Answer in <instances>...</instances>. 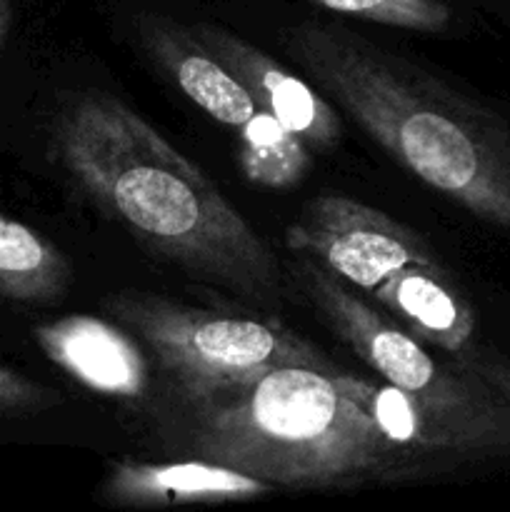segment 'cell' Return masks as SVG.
I'll use <instances>...</instances> for the list:
<instances>
[{
  "label": "cell",
  "mask_w": 510,
  "mask_h": 512,
  "mask_svg": "<svg viewBox=\"0 0 510 512\" xmlns=\"http://www.w3.org/2000/svg\"><path fill=\"white\" fill-rule=\"evenodd\" d=\"M55 153L78 188L165 263L253 303L280 300L273 250L218 185L123 100H73L55 125Z\"/></svg>",
  "instance_id": "1"
},
{
  "label": "cell",
  "mask_w": 510,
  "mask_h": 512,
  "mask_svg": "<svg viewBox=\"0 0 510 512\" xmlns=\"http://www.w3.org/2000/svg\"><path fill=\"white\" fill-rule=\"evenodd\" d=\"M300 68L410 175L510 238V115L340 25L285 35Z\"/></svg>",
  "instance_id": "2"
},
{
  "label": "cell",
  "mask_w": 510,
  "mask_h": 512,
  "mask_svg": "<svg viewBox=\"0 0 510 512\" xmlns=\"http://www.w3.org/2000/svg\"><path fill=\"white\" fill-rule=\"evenodd\" d=\"M185 398L205 460L273 485H333L398 460V445L320 370H268Z\"/></svg>",
  "instance_id": "3"
},
{
  "label": "cell",
  "mask_w": 510,
  "mask_h": 512,
  "mask_svg": "<svg viewBox=\"0 0 510 512\" xmlns=\"http://www.w3.org/2000/svg\"><path fill=\"white\" fill-rule=\"evenodd\" d=\"M105 308L178 380L183 395L228 388L278 368L338 373L308 340L278 325L210 313L150 293H115Z\"/></svg>",
  "instance_id": "4"
},
{
  "label": "cell",
  "mask_w": 510,
  "mask_h": 512,
  "mask_svg": "<svg viewBox=\"0 0 510 512\" xmlns=\"http://www.w3.org/2000/svg\"><path fill=\"white\" fill-rule=\"evenodd\" d=\"M300 258L303 260L290 270L298 288L335 335L385 383L415 395L423 403L510 425V403L478 375L463 368L458 360L453 365H440L413 335L390 323L385 315L375 313V308L355 295L353 285L330 273L318 260L305 255Z\"/></svg>",
  "instance_id": "5"
},
{
  "label": "cell",
  "mask_w": 510,
  "mask_h": 512,
  "mask_svg": "<svg viewBox=\"0 0 510 512\" xmlns=\"http://www.w3.org/2000/svg\"><path fill=\"white\" fill-rule=\"evenodd\" d=\"M285 245L365 293H373L395 270L440 263L413 228L345 195L310 200L300 218L285 228Z\"/></svg>",
  "instance_id": "6"
},
{
  "label": "cell",
  "mask_w": 510,
  "mask_h": 512,
  "mask_svg": "<svg viewBox=\"0 0 510 512\" xmlns=\"http://www.w3.org/2000/svg\"><path fill=\"white\" fill-rule=\"evenodd\" d=\"M195 35L215 58L250 90L258 108L268 110L313 153H330L340 143V118L303 78L288 73L270 55L220 25H195Z\"/></svg>",
  "instance_id": "7"
},
{
  "label": "cell",
  "mask_w": 510,
  "mask_h": 512,
  "mask_svg": "<svg viewBox=\"0 0 510 512\" xmlns=\"http://www.w3.org/2000/svg\"><path fill=\"white\" fill-rule=\"evenodd\" d=\"M370 295L398 315L413 335L450 358H460L478 348H493L488 340L480 338L478 308L443 263L395 270L380 280Z\"/></svg>",
  "instance_id": "8"
},
{
  "label": "cell",
  "mask_w": 510,
  "mask_h": 512,
  "mask_svg": "<svg viewBox=\"0 0 510 512\" xmlns=\"http://www.w3.org/2000/svg\"><path fill=\"white\" fill-rule=\"evenodd\" d=\"M35 343L58 368L85 388L115 398H138L148 383V365L138 345L90 315H70L33 330Z\"/></svg>",
  "instance_id": "9"
},
{
  "label": "cell",
  "mask_w": 510,
  "mask_h": 512,
  "mask_svg": "<svg viewBox=\"0 0 510 512\" xmlns=\"http://www.w3.org/2000/svg\"><path fill=\"white\" fill-rule=\"evenodd\" d=\"M138 38L178 88L218 123L240 130L260 110L250 90L215 58L193 28L143 15L138 18Z\"/></svg>",
  "instance_id": "10"
},
{
  "label": "cell",
  "mask_w": 510,
  "mask_h": 512,
  "mask_svg": "<svg viewBox=\"0 0 510 512\" xmlns=\"http://www.w3.org/2000/svg\"><path fill=\"white\" fill-rule=\"evenodd\" d=\"M275 485L248 473L213 463H118L103 483V498L113 505L160 508L183 503H230L273 493Z\"/></svg>",
  "instance_id": "11"
},
{
  "label": "cell",
  "mask_w": 510,
  "mask_h": 512,
  "mask_svg": "<svg viewBox=\"0 0 510 512\" xmlns=\"http://www.w3.org/2000/svg\"><path fill=\"white\" fill-rule=\"evenodd\" d=\"M73 270L55 243L28 225L0 215V298L18 303H58Z\"/></svg>",
  "instance_id": "12"
},
{
  "label": "cell",
  "mask_w": 510,
  "mask_h": 512,
  "mask_svg": "<svg viewBox=\"0 0 510 512\" xmlns=\"http://www.w3.org/2000/svg\"><path fill=\"white\" fill-rule=\"evenodd\" d=\"M313 150L275 115L260 108L238 130V160L245 178L270 190H288L305 178Z\"/></svg>",
  "instance_id": "13"
},
{
  "label": "cell",
  "mask_w": 510,
  "mask_h": 512,
  "mask_svg": "<svg viewBox=\"0 0 510 512\" xmlns=\"http://www.w3.org/2000/svg\"><path fill=\"white\" fill-rule=\"evenodd\" d=\"M333 13L353 15L370 23L418 33H443L453 20V10L445 0H313Z\"/></svg>",
  "instance_id": "14"
},
{
  "label": "cell",
  "mask_w": 510,
  "mask_h": 512,
  "mask_svg": "<svg viewBox=\"0 0 510 512\" xmlns=\"http://www.w3.org/2000/svg\"><path fill=\"white\" fill-rule=\"evenodd\" d=\"M55 405H60V395L53 388L0 365V418L40 413V410H50Z\"/></svg>",
  "instance_id": "15"
},
{
  "label": "cell",
  "mask_w": 510,
  "mask_h": 512,
  "mask_svg": "<svg viewBox=\"0 0 510 512\" xmlns=\"http://www.w3.org/2000/svg\"><path fill=\"white\" fill-rule=\"evenodd\" d=\"M458 360L463 368H468L470 373L478 375L485 385L495 390L503 400L510 403V358L505 353L495 348H478L470 350V353L460 355Z\"/></svg>",
  "instance_id": "16"
},
{
  "label": "cell",
  "mask_w": 510,
  "mask_h": 512,
  "mask_svg": "<svg viewBox=\"0 0 510 512\" xmlns=\"http://www.w3.org/2000/svg\"><path fill=\"white\" fill-rule=\"evenodd\" d=\"M8 28H10V0H0V50H3Z\"/></svg>",
  "instance_id": "17"
}]
</instances>
